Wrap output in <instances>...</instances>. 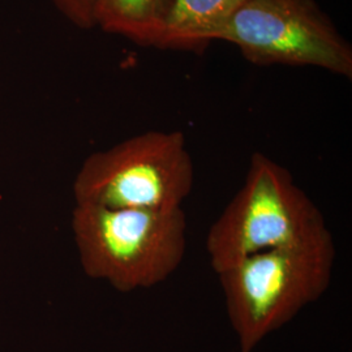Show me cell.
<instances>
[{"instance_id":"obj_6","label":"cell","mask_w":352,"mask_h":352,"mask_svg":"<svg viewBox=\"0 0 352 352\" xmlns=\"http://www.w3.org/2000/svg\"><path fill=\"white\" fill-rule=\"evenodd\" d=\"M245 0H175L160 49L204 50Z\"/></svg>"},{"instance_id":"obj_4","label":"cell","mask_w":352,"mask_h":352,"mask_svg":"<svg viewBox=\"0 0 352 352\" xmlns=\"http://www.w3.org/2000/svg\"><path fill=\"white\" fill-rule=\"evenodd\" d=\"M193 162L180 131H148L91 154L76 176L77 204L171 210L193 187Z\"/></svg>"},{"instance_id":"obj_7","label":"cell","mask_w":352,"mask_h":352,"mask_svg":"<svg viewBox=\"0 0 352 352\" xmlns=\"http://www.w3.org/2000/svg\"><path fill=\"white\" fill-rule=\"evenodd\" d=\"M175 0H97L94 28L160 49Z\"/></svg>"},{"instance_id":"obj_3","label":"cell","mask_w":352,"mask_h":352,"mask_svg":"<svg viewBox=\"0 0 352 352\" xmlns=\"http://www.w3.org/2000/svg\"><path fill=\"white\" fill-rule=\"evenodd\" d=\"M327 230L324 215L289 170L254 153L243 187L208 232L206 251L221 274L248 256L312 239Z\"/></svg>"},{"instance_id":"obj_1","label":"cell","mask_w":352,"mask_h":352,"mask_svg":"<svg viewBox=\"0 0 352 352\" xmlns=\"http://www.w3.org/2000/svg\"><path fill=\"white\" fill-rule=\"evenodd\" d=\"M330 231L260 252L218 274L240 352H252L327 291L336 261Z\"/></svg>"},{"instance_id":"obj_2","label":"cell","mask_w":352,"mask_h":352,"mask_svg":"<svg viewBox=\"0 0 352 352\" xmlns=\"http://www.w3.org/2000/svg\"><path fill=\"white\" fill-rule=\"evenodd\" d=\"M72 227L84 272L123 292L162 283L186 253L187 222L182 208L109 209L77 204Z\"/></svg>"},{"instance_id":"obj_8","label":"cell","mask_w":352,"mask_h":352,"mask_svg":"<svg viewBox=\"0 0 352 352\" xmlns=\"http://www.w3.org/2000/svg\"><path fill=\"white\" fill-rule=\"evenodd\" d=\"M55 8L72 25L84 30L94 28V10L97 0H51Z\"/></svg>"},{"instance_id":"obj_5","label":"cell","mask_w":352,"mask_h":352,"mask_svg":"<svg viewBox=\"0 0 352 352\" xmlns=\"http://www.w3.org/2000/svg\"><path fill=\"white\" fill-rule=\"evenodd\" d=\"M219 41L256 65L314 67L352 77V47L316 0H245Z\"/></svg>"}]
</instances>
